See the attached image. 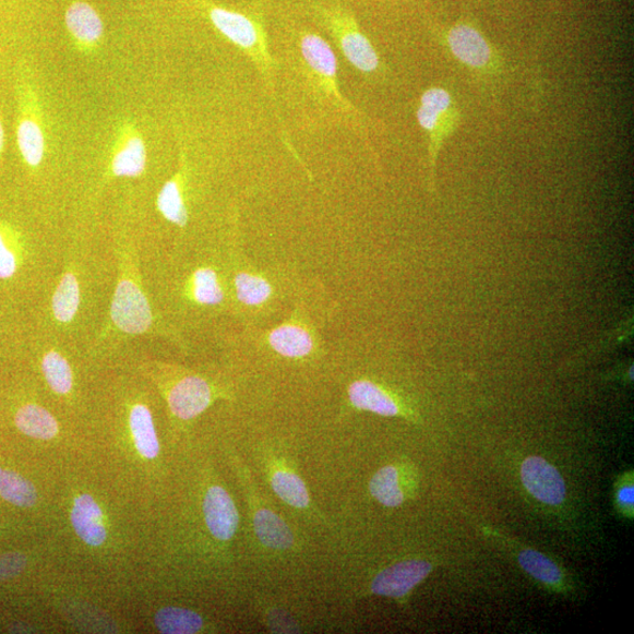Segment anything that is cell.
<instances>
[{
    "label": "cell",
    "instance_id": "11",
    "mask_svg": "<svg viewBox=\"0 0 634 634\" xmlns=\"http://www.w3.org/2000/svg\"><path fill=\"white\" fill-rule=\"evenodd\" d=\"M446 43L453 56L472 70L492 72L500 68L497 51H493L485 36L470 25L454 26L446 36Z\"/></svg>",
    "mask_w": 634,
    "mask_h": 634
},
{
    "label": "cell",
    "instance_id": "17",
    "mask_svg": "<svg viewBox=\"0 0 634 634\" xmlns=\"http://www.w3.org/2000/svg\"><path fill=\"white\" fill-rule=\"evenodd\" d=\"M271 348L282 357L292 360L308 358L315 350V339L311 331L299 322H287L267 335Z\"/></svg>",
    "mask_w": 634,
    "mask_h": 634
},
{
    "label": "cell",
    "instance_id": "27",
    "mask_svg": "<svg viewBox=\"0 0 634 634\" xmlns=\"http://www.w3.org/2000/svg\"><path fill=\"white\" fill-rule=\"evenodd\" d=\"M617 501L618 504L622 509L632 510L634 503V490L632 485H625L621 487L620 490L617 492Z\"/></svg>",
    "mask_w": 634,
    "mask_h": 634
},
{
    "label": "cell",
    "instance_id": "12",
    "mask_svg": "<svg viewBox=\"0 0 634 634\" xmlns=\"http://www.w3.org/2000/svg\"><path fill=\"white\" fill-rule=\"evenodd\" d=\"M431 570V563L422 560L393 564L379 572L371 582L370 591L378 596L404 599L430 575Z\"/></svg>",
    "mask_w": 634,
    "mask_h": 634
},
{
    "label": "cell",
    "instance_id": "28",
    "mask_svg": "<svg viewBox=\"0 0 634 634\" xmlns=\"http://www.w3.org/2000/svg\"><path fill=\"white\" fill-rule=\"evenodd\" d=\"M4 141H5V133L2 120H0V154H2L4 149Z\"/></svg>",
    "mask_w": 634,
    "mask_h": 634
},
{
    "label": "cell",
    "instance_id": "23",
    "mask_svg": "<svg viewBox=\"0 0 634 634\" xmlns=\"http://www.w3.org/2000/svg\"><path fill=\"white\" fill-rule=\"evenodd\" d=\"M369 490L371 497L386 507H398L406 501V493L400 483V474L395 466L380 469L371 478Z\"/></svg>",
    "mask_w": 634,
    "mask_h": 634
},
{
    "label": "cell",
    "instance_id": "19",
    "mask_svg": "<svg viewBox=\"0 0 634 634\" xmlns=\"http://www.w3.org/2000/svg\"><path fill=\"white\" fill-rule=\"evenodd\" d=\"M22 99V110L17 129L19 148L26 166L33 171L40 168L45 157V137L38 121L27 110Z\"/></svg>",
    "mask_w": 634,
    "mask_h": 634
},
{
    "label": "cell",
    "instance_id": "7",
    "mask_svg": "<svg viewBox=\"0 0 634 634\" xmlns=\"http://www.w3.org/2000/svg\"><path fill=\"white\" fill-rule=\"evenodd\" d=\"M207 14L215 28L252 60L264 79L277 111L275 61L270 51L268 36L261 14L255 11L243 13L212 5L207 7Z\"/></svg>",
    "mask_w": 634,
    "mask_h": 634
},
{
    "label": "cell",
    "instance_id": "20",
    "mask_svg": "<svg viewBox=\"0 0 634 634\" xmlns=\"http://www.w3.org/2000/svg\"><path fill=\"white\" fill-rule=\"evenodd\" d=\"M153 625L159 633L165 634L203 633L208 627L203 614L180 607H165L157 610L153 615Z\"/></svg>",
    "mask_w": 634,
    "mask_h": 634
},
{
    "label": "cell",
    "instance_id": "18",
    "mask_svg": "<svg viewBox=\"0 0 634 634\" xmlns=\"http://www.w3.org/2000/svg\"><path fill=\"white\" fill-rule=\"evenodd\" d=\"M147 175V152L142 137H130L115 153L110 167L106 169L105 184L112 180H139Z\"/></svg>",
    "mask_w": 634,
    "mask_h": 634
},
{
    "label": "cell",
    "instance_id": "26",
    "mask_svg": "<svg viewBox=\"0 0 634 634\" xmlns=\"http://www.w3.org/2000/svg\"><path fill=\"white\" fill-rule=\"evenodd\" d=\"M27 564V557L22 552H9L0 555V582L22 575Z\"/></svg>",
    "mask_w": 634,
    "mask_h": 634
},
{
    "label": "cell",
    "instance_id": "9",
    "mask_svg": "<svg viewBox=\"0 0 634 634\" xmlns=\"http://www.w3.org/2000/svg\"><path fill=\"white\" fill-rule=\"evenodd\" d=\"M315 12L354 69L366 75L380 71L381 59L374 45L362 33L357 19L348 9L316 4Z\"/></svg>",
    "mask_w": 634,
    "mask_h": 634
},
{
    "label": "cell",
    "instance_id": "13",
    "mask_svg": "<svg viewBox=\"0 0 634 634\" xmlns=\"http://www.w3.org/2000/svg\"><path fill=\"white\" fill-rule=\"evenodd\" d=\"M522 482L533 497L548 505H560L566 497V486L559 470L542 458L525 459L521 469Z\"/></svg>",
    "mask_w": 634,
    "mask_h": 634
},
{
    "label": "cell",
    "instance_id": "24",
    "mask_svg": "<svg viewBox=\"0 0 634 634\" xmlns=\"http://www.w3.org/2000/svg\"><path fill=\"white\" fill-rule=\"evenodd\" d=\"M236 299L243 306L256 307L268 301L273 287L259 274L238 271L234 276Z\"/></svg>",
    "mask_w": 634,
    "mask_h": 634
},
{
    "label": "cell",
    "instance_id": "4",
    "mask_svg": "<svg viewBox=\"0 0 634 634\" xmlns=\"http://www.w3.org/2000/svg\"><path fill=\"white\" fill-rule=\"evenodd\" d=\"M115 256L116 283L103 326L85 357L96 373L125 367L148 344L163 339L182 351L189 344L168 327L146 287L141 251L129 218L108 225Z\"/></svg>",
    "mask_w": 634,
    "mask_h": 634
},
{
    "label": "cell",
    "instance_id": "25",
    "mask_svg": "<svg viewBox=\"0 0 634 634\" xmlns=\"http://www.w3.org/2000/svg\"><path fill=\"white\" fill-rule=\"evenodd\" d=\"M522 569L535 579L547 585L562 583V571L548 557L535 550H524L518 555Z\"/></svg>",
    "mask_w": 634,
    "mask_h": 634
},
{
    "label": "cell",
    "instance_id": "10",
    "mask_svg": "<svg viewBox=\"0 0 634 634\" xmlns=\"http://www.w3.org/2000/svg\"><path fill=\"white\" fill-rule=\"evenodd\" d=\"M417 121L429 136L430 186L434 189L439 153L459 123L460 115L450 91L430 87L421 96L416 112Z\"/></svg>",
    "mask_w": 634,
    "mask_h": 634
},
{
    "label": "cell",
    "instance_id": "16",
    "mask_svg": "<svg viewBox=\"0 0 634 634\" xmlns=\"http://www.w3.org/2000/svg\"><path fill=\"white\" fill-rule=\"evenodd\" d=\"M268 478L276 497L287 505L298 510L312 507L311 494L303 479L287 464L272 459L268 466Z\"/></svg>",
    "mask_w": 634,
    "mask_h": 634
},
{
    "label": "cell",
    "instance_id": "14",
    "mask_svg": "<svg viewBox=\"0 0 634 634\" xmlns=\"http://www.w3.org/2000/svg\"><path fill=\"white\" fill-rule=\"evenodd\" d=\"M348 398L352 408L385 417H410V411L400 400L380 384L369 380H358L350 384Z\"/></svg>",
    "mask_w": 634,
    "mask_h": 634
},
{
    "label": "cell",
    "instance_id": "5",
    "mask_svg": "<svg viewBox=\"0 0 634 634\" xmlns=\"http://www.w3.org/2000/svg\"><path fill=\"white\" fill-rule=\"evenodd\" d=\"M28 359L46 396L69 419L89 431L98 373L89 366L84 349L35 330Z\"/></svg>",
    "mask_w": 634,
    "mask_h": 634
},
{
    "label": "cell",
    "instance_id": "22",
    "mask_svg": "<svg viewBox=\"0 0 634 634\" xmlns=\"http://www.w3.org/2000/svg\"><path fill=\"white\" fill-rule=\"evenodd\" d=\"M67 25L70 33L85 44L96 43L103 35V22L99 14L86 3H74L69 8Z\"/></svg>",
    "mask_w": 634,
    "mask_h": 634
},
{
    "label": "cell",
    "instance_id": "1",
    "mask_svg": "<svg viewBox=\"0 0 634 634\" xmlns=\"http://www.w3.org/2000/svg\"><path fill=\"white\" fill-rule=\"evenodd\" d=\"M162 408L151 383L131 368L98 374L89 424L91 463L144 519L171 489L158 424Z\"/></svg>",
    "mask_w": 634,
    "mask_h": 634
},
{
    "label": "cell",
    "instance_id": "21",
    "mask_svg": "<svg viewBox=\"0 0 634 634\" xmlns=\"http://www.w3.org/2000/svg\"><path fill=\"white\" fill-rule=\"evenodd\" d=\"M0 498L21 509H35L44 502L38 487L31 479L2 467H0Z\"/></svg>",
    "mask_w": 634,
    "mask_h": 634
},
{
    "label": "cell",
    "instance_id": "3",
    "mask_svg": "<svg viewBox=\"0 0 634 634\" xmlns=\"http://www.w3.org/2000/svg\"><path fill=\"white\" fill-rule=\"evenodd\" d=\"M144 522L89 460L58 474L51 524L72 553L104 567L128 564L141 549Z\"/></svg>",
    "mask_w": 634,
    "mask_h": 634
},
{
    "label": "cell",
    "instance_id": "2",
    "mask_svg": "<svg viewBox=\"0 0 634 634\" xmlns=\"http://www.w3.org/2000/svg\"><path fill=\"white\" fill-rule=\"evenodd\" d=\"M116 273L108 226L73 222L59 272L45 298L31 312L35 330L85 351L105 321Z\"/></svg>",
    "mask_w": 634,
    "mask_h": 634
},
{
    "label": "cell",
    "instance_id": "8",
    "mask_svg": "<svg viewBox=\"0 0 634 634\" xmlns=\"http://www.w3.org/2000/svg\"><path fill=\"white\" fill-rule=\"evenodd\" d=\"M300 57L309 86L318 93L320 99L326 100L338 113L360 120L357 107L343 96L338 86V63L332 46L320 35L303 33L300 36Z\"/></svg>",
    "mask_w": 634,
    "mask_h": 634
},
{
    "label": "cell",
    "instance_id": "6",
    "mask_svg": "<svg viewBox=\"0 0 634 634\" xmlns=\"http://www.w3.org/2000/svg\"><path fill=\"white\" fill-rule=\"evenodd\" d=\"M125 367L147 380L159 395L172 440L188 431L216 402L230 398L227 385L219 379L154 357L148 350L135 355Z\"/></svg>",
    "mask_w": 634,
    "mask_h": 634
},
{
    "label": "cell",
    "instance_id": "15",
    "mask_svg": "<svg viewBox=\"0 0 634 634\" xmlns=\"http://www.w3.org/2000/svg\"><path fill=\"white\" fill-rule=\"evenodd\" d=\"M253 529L261 546L273 551H288L296 545L289 525L272 509L253 502Z\"/></svg>",
    "mask_w": 634,
    "mask_h": 634
}]
</instances>
